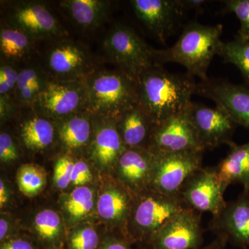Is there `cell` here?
<instances>
[{
	"mask_svg": "<svg viewBox=\"0 0 249 249\" xmlns=\"http://www.w3.org/2000/svg\"><path fill=\"white\" fill-rule=\"evenodd\" d=\"M9 232V223L4 218L0 219V240L3 241L6 238Z\"/></svg>",
	"mask_w": 249,
	"mask_h": 249,
	"instance_id": "cell-42",
	"label": "cell"
},
{
	"mask_svg": "<svg viewBox=\"0 0 249 249\" xmlns=\"http://www.w3.org/2000/svg\"><path fill=\"white\" fill-rule=\"evenodd\" d=\"M149 149L155 153L205 151L187 109L155 126Z\"/></svg>",
	"mask_w": 249,
	"mask_h": 249,
	"instance_id": "cell-14",
	"label": "cell"
},
{
	"mask_svg": "<svg viewBox=\"0 0 249 249\" xmlns=\"http://www.w3.org/2000/svg\"><path fill=\"white\" fill-rule=\"evenodd\" d=\"M89 91V111L117 120L138 106L137 80L122 70L95 71L85 78Z\"/></svg>",
	"mask_w": 249,
	"mask_h": 249,
	"instance_id": "cell-3",
	"label": "cell"
},
{
	"mask_svg": "<svg viewBox=\"0 0 249 249\" xmlns=\"http://www.w3.org/2000/svg\"><path fill=\"white\" fill-rule=\"evenodd\" d=\"M101 249H129L128 245L122 240H110Z\"/></svg>",
	"mask_w": 249,
	"mask_h": 249,
	"instance_id": "cell-40",
	"label": "cell"
},
{
	"mask_svg": "<svg viewBox=\"0 0 249 249\" xmlns=\"http://www.w3.org/2000/svg\"><path fill=\"white\" fill-rule=\"evenodd\" d=\"M99 237L91 227L82 228L72 234L70 239V249H96Z\"/></svg>",
	"mask_w": 249,
	"mask_h": 249,
	"instance_id": "cell-32",
	"label": "cell"
},
{
	"mask_svg": "<svg viewBox=\"0 0 249 249\" xmlns=\"http://www.w3.org/2000/svg\"><path fill=\"white\" fill-rule=\"evenodd\" d=\"M211 228L228 242L249 249V193H243L235 200L227 203L222 212L213 218Z\"/></svg>",
	"mask_w": 249,
	"mask_h": 249,
	"instance_id": "cell-16",
	"label": "cell"
},
{
	"mask_svg": "<svg viewBox=\"0 0 249 249\" xmlns=\"http://www.w3.org/2000/svg\"><path fill=\"white\" fill-rule=\"evenodd\" d=\"M137 17L164 43L178 27L184 12L179 0H133Z\"/></svg>",
	"mask_w": 249,
	"mask_h": 249,
	"instance_id": "cell-15",
	"label": "cell"
},
{
	"mask_svg": "<svg viewBox=\"0 0 249 249\" xmlns=\"http://www.w3.org/2000/svg\"><path fill=\"white\" fill-rule=\"evenodd\" d=\"M18 158L16 144L10 134L1 132L0 134V160L2 162H10Z\"/></svg>",
	"mask_w": 249,
	"mask_h": 249,
	"instance_id": "cell-34",
	"label": "cell"
},
{
	"mask_svg": "<svg viewBox=\"0 0 249 249\" xmlns=\"http://www.w3.org/2000/svg\"><path fill=\"white\" fill-rule=\"evenodd\" d=\"M154 249H198L204 242L201 213L183 209L174 216L152 237Z\"/></svg>",
	"mask_w": 249,
	"mask_h": 249,
	"instance_id": "cell-12",
	"label": "cell"
},
{
	"mask_svg": "<svg viewBox=\"0 0 249 249\" xmlns=\"http://www.w3.org/2000/svg\"><path fill=\"white\" fill-rule=\"evenodd\" d=\"M55 129L53 124L40 116H33L22 124L21 137L28 148L40 150L48 147L53 142Z\"/></svg>",
	"mask_w": 249,
	"mask_h": 249,
	"instance_id": "cell-24",
	"label": "cell"
},
{
	"mask_svg": "<svg viewBox=\"0 0 249 249\" xmlns=\"http://www.w3.org/2000/svg\"><path fill=\"white\" fill-rule=\"evenodd\" d=\"M179 1L184 11L187 10L198 11L202 9L203 6L208 2L204 0H179Z\"/></svg>",
	"mask_w": 249,
	"mask_h": 249,
	"instance_id": "cell-38",
	"label": "cell"
},
{
	"mask_svg": "<svg viewBox=\"0 0 249 249\" xmlns=\"http://www.w3.org/2000/svg\"><path fill=\"white\" fill-rule=\"evenodd\" d=\"M226 9L235 15L240 22L237 36L249 39V0H227L223 1Z\"/></svg>",
	"mask_w": 249,
	"mask_h": 249,
	"instance_id": "cell-31",
	"label": "cell"
},
{
	"mask_svg": "<svg viewBox=\"0 0 249 249\" xmlns=\"http://www.w3.org/2000/svg\"><path fill=\"white\" fill-rule=\"evenodd\" d=\"M103 49L111 61L136 80L156 64L153 48L127 26L113 28L105 39Z\"/></svg>",
	"mask_w": 249,
	"mask_h": 249,
	"instance_id": "cell-4",
	"label": "cell"
},
{
	"mask_svg": "<svg viewBox=\"0 0 249 249\" xmlns=\"http://www.w3.org/2000/svg\"><path fill=\"white\" fill-rule=\"evenodd\" d=\"M222 24L204 25L188 23L175 45L164 49H153L156 64L177 63L186 69L187 73L206 80L213 59L219 55L222 41Z\"/></svg>",
	"mask_w": 249,
	"mask_h": 249,
	"instance_id": "cell-2",
	"label": "cell"
},
{
	"mask_svg": "<svg viewBox=\"0 0 249 249\" xmlns=\"http://www.w3.org/2000/svg\"><path fill=\"white\" fill-rule=\"evenodd\" d=\"M36 40L30 36L8 26L0 31V52L1 60L13 62L27 58L32 52Z\"/></svg>",
	"mask_w": 249,
	"mask_h": 249,
	"instance_id": "cell-23",
	"label": "cell"
},
{
	"mask_svg": "<svg viewBox=\"0 0 249 249\" xmlns=\"http://www.w3.org/2000/svg\"><path fill=\"white\" fill-rule=\"evenodd\" d=\"M179 196H168L152 191L141 196L132 212V224L137 235L149 242L174 216L186 209Z\"/></svg>",
	"mask_w": 249,
	"mask_h": 249,
	"instance_id": "cell-8",
	"label": "cell"
},
{
	"mask_svg": "<svg viewBox=\"0 0 249 249\" xmlns=\"http://www.w3.org/2000/svg\"><path fill=\"white\" fill-rule=\"evenodd\" d=\"M187 112L204 150L233 143L232 137L237 124L222 108L192 101Z\"/></svg>",
	"mask_w": 249,
	"mask_h": 249,
	"instance_id": "cell-9",
	"label": "cell"
},
{
	"mask_svg": "<svg viewBox=\"0 0 249 249\" xmlns=\"http://www.w3.org/2000/svg\"><path fill=\"white\" fill-rule=\"evenodd\" d=\"M60 6L79 27L86 29L99 27L110 8L109 1L103 0H65Z\"/></svg>",
	"mask_w": 249,
	"mask_h": 249,
	"instance_id": "cell-21",
	"label": "cell"
},
{
	"mask_svg": "<svg viewBox=\"0 0 249 249\" xmlns=\"http://www.w3.org/2000/svg\"><path fill=\"white\" fill-rule=\"evenodd\" d=\"M155 154L148 148L126 149L117 161L123 182L135 192L151 190Z\"/></svg>",
	"mask_w": 249,
	"mask_h": 249,
	"instance_id": "cell-17",
	"label": "cell"
},
{
	"mask_svg": "<svg viewBox=\"0 0 249 249\" xmlns=\"http://www.w3.org/2000/svg\"><path fill=\"white\" fill-rule=\"evenodd\" d=\"M45 62V72L50 79H85L96 71L89 51L73 41L58 40L49 46Z\"/></svg>",
	"mask_w": 249,
	"mask_h": 249,
	"instance_id": "cell-7",
	"label": "cell"
},
{
	"mask_svg": "<svg viewBox=\"0 0 249 249\" xmlns=\"http://www.w3.org/2000/svg\"><path fill=\"white\" fill-rule=\"evenodd\" d=\"M6 16L9 27L22 31L36 40L52 39L62 34L58 19L39 1H15L8 6Z\"/></svg>",
	"mask_w": 249,
	"mask_h": 249,
	"instance_id": "cell-10",
	"label": "cell"
},
{
	"mask_svg": "<svg viewBox=\"0 0 249 249\" xmlns=\"http://www.w3.org/2000/svg\"><path fill=\"white\" fill-rule=\"evenodd\" d=\"M14 105L12 98L0 97V114L1 119H4L12 112L14 109Z\"/></svg>",
	"mask_w": 249,
	"mask_h": 249,
	"instance_id": "cell-37",
	"label": "cell"
},
{
	"mask_svg": "<svg viewBox=\"0 0 249 249\" xmlns=\"http://www.w3.org/2000/svg\"><path fill=\"white\" fill-rule=\"evenodd\" d=\"M139 106L156 125L186 110L196 93L194 76L155 64L137 79Z\"/></svg>",
	"mask_w": 249,
	"mask_h": 249,
	"instance_id": "cell-1",
	"label": "cell"
},
{
	"mask_svg": "<svg viewBox=\"0 0 249 249\" xmlns=\"http://www.w3.org/2000/svg\"><path fill=\"white\" fill-rule=\"evenodd\" d=\"M74 162L67 156L60 157L54 167V182L60 189H65L71 183Z\"/></svg>",
	"mask_w": 249,
	"mask_h": 249,
	"instance_id": "cell-33",
	"label": "cell"
},
{
	"mask_svg": "<svg viewBox=\"0 0 249 249\" xmlns=\"http://www.w3.org/2000/svg\"><path fill=\"white\" fill-rule=\"evenodd\" d=\"M230 147L214 170L225 191L229 185L237 183L243 186V193H249V142L240 145L233 142Z\"/></svg>",
	"mask_w": 249,
	"mask_h": 249,
	"instance_id": "cell-20",
	"label": "cell"
},
{
	"mask_svg": "<svg viewBox=\"0 0 249 249\" xmlns=\"http://www.w3.org/2000/svg\"><path fill=\"white\" fill-rule=\"evenodd\" d=\"M17 182L18 188L23 194L27 196H36L45 186L46 174L37 165H24L18 170Z\"/></svg>",
	"mask_w": 249,
	"mask_h": 249,
	"instance_id": "cell-27",
	"label": "cell"
},
{
	"mask_svg": "<svg viewBox=\"0 0 249 249\" xmlns=\"http://www.w3.org/2000/svg\"><path fill=\"white\" fill-rule=\"evenodd\" d=\"M92 178V174L89 166L84 161L74 162L71 175V183L75 186H83Z\"/></svg>",
	"mask_w": 249,
	"mask_h": 249,
	"instance_id": "cell-35",
	"label": "cell"
},
{
	"mask_svg": "<svg viewBox=\"0 0 249 249\" xmlns=\"http://www.w3.org/2000/svg\"><path fill=\"white\" fill-rule=\"evenodd\" d=\"M225 189L214 168H201L188 178L180 191L179 197L188 209L217 216L225 208Z\"/></svg>",
	"mask_w": 249,
	"mask_h": 249,
	"instance_id": "cell-11",
	"label": "cell"
},
{
	"mask_svg": "<svg viewBox=\"0 0 249 249\" xmlns=\"http://www.w3.org/2000/svg\"><path fill=\"white\" fill-rule=\"evenodd\" d=\"M19 70L15 63L1 60L0 65V97L12 98L17 86Z\"/></svg>",
	"mask_w": 249,
	"mask_h": 249,
	"instance_id": "cell-30",
	"label": "cell"
},
{
	"mask_svg": "<svg viewBox=\"0 0 249 249\" xmlns=\"http://www.w3.org/2000/svg\"><path fill=\"white\" fill-rule=\"evenodd\" d=\"M196 93L209 98L227 111L237 125L249 129V85L222 78H208L196 83Z\"/></svg>",
	"mask_w": 249,
	"mask_h": 249,
	"instance_id": "cell-13",
	"label": "cell"
},
{
	"mask_svg": "<svg viewBox=\"0 0 249 249\" xmlns=\"http://www.w3.org/2000/svg\"><path fill=\"white\" fill-rule=\"evenodd\" d=\"M116 121L126 148H147V143L149 148L155 124L139 105L124 112Z\"/></svg>",
	"mask_w": 249,
	"mask_h": 249,
	"instance_id": "cell-18",
	"label": "cell"
},
{
	"mask_svg": "<svg viewBox=\"0 0 249 249\" xmlns=\"http://www.w3.org/2000/svg\"><path fill=\"white\" fill-rule=\"evenodd\" d=\"M92 114L89 110L61 119L59 125L60 140L70 150H78L89 142L91 134Z\"/></svg>",
	"mask_w": 249,
	"mask_h": 249,
	"instance_id": "cell-22",
	"label": "cell"
},
{
	"mask_svg": "<svg viewBox=\"0 0 249 249\" xmlns=\"http://www.w3.org/2000/svg\"></svg>",
	"mask_w": 249,
	"mask_h": 249,
	"instance_id": "cell-43",
	"label": "cell"
},
{
	"mask_svg": "<svg viewBox=\"0 0 249 249\" xmlns=\"http://www.w3.org/2000/svg\"><path fill=\"white\" fill-rule=\"evenodd\" d=\"M1 249H35L30 242L22 239H14L5 242L1 245Z\"/></svg>",
	"mask_w": 249,
	"mask_h": 249,
	"instance_id": "cell-36",
	"label": "cell"
},
{
	"mask_svg": "<svg viewBox=\"0 0 249 249\" xmlns=\"http://www.w3.org/2000/svg\"><path fill=\"white\" fill-rule=\"evenodd\" d=\"M94 199L90 188L78 186L71 192L65 201V209L74 220L85 217L93 209Z\"/></svg>",
	"mask_w": 249,
	"mask_h": 249,
	"instance_id": "cell-28",
	"label": "cell"
},
{
	"mask_svg": "<svg viewBox=\"0 0 249 249\" xmlns=\"http://www.w3.org/2000/svg\"><path fill=\"white\" fill-rule=\"evenodd\" d=\"M228 240L222 235H217L214 240H213L209 245L200 247L198 249H226Z\"/></svg>",
	"mask_w": 249,
	"mask_h": 249,
	"instance_id": "cell-39",
	"label": "cell"
},
{
	"mask_svg": "<svg viewBox=\"0 0 249 249\" xmlns=\"http://www.w3.org/2000/svg\"><path fill=\"white\" fill-rule=\"evenodd\" d=\"M8 193L4 181H0V206L2 208L8 201Z\"/></svg>",
	"mask_w": 249,
	"mask_h": 249,
	"instance_id": "cell-41",
	"label": "cell"
},
{
	"mask_svg": "<svg viewBox=\"0 0 249 249\" xmlns=\"http://www.w3.org/2000/svg\"><path fill=\"white\" fill-rule=\"evenodd\" d=\"M89 91L86 80H48L33 106L45 117L61 120L89 110Z\"/></svg>",
	"mask_w": 249,
	"mask_h": 249,
	"instance_id": "cell-5",
	"label": "cell"
},
{
	"mask_svg": "<svg viewBox=\"0 0 249 249\" xmlns=\"http://www.w3.org/2000/svg\"><path fill=\"white\" fill-rule=\"evenodd\" d=\"M101 118L102 121L96 129L91 145L92 156L102 166H110L117 163L127 148L118 130L116 121L103 116Z\"/></svg>",
	"mask_w": 249,
	"mask_h": 249,
	"instance_id": "cell-19",
	"label": "cell"
},
{
	"mask_svg": "<svg viewBox=\"0 0 249 249\" xmlns=\"http://www.w3.org/2000/svg\"><path fill=\"white\" fill-rule=\"evenodd\" d=\"M218 55L227 63L235 65L249 85V39L237 36L232 40L223 42Z\"/></svg>",
	"mask_w": 249,
	"mask_h": 249,
	"instance_id": "cell-26",
	"label": "cell"
},
{
	"mask_svg": "<svg viewBox=\"0 0 249 249\" xmlns=\"http://www.w3.org/2000/svg\"><path fill=\"white\" fill-rule=\"evenodd\" d=\"M130 202L127 193L111 188L99 196L97 204L98 214L111 222H123L128 217Z\"/></svg>",
	"mask_w": 249,
	"mask_h": 249,
	"instance_id": "cell-25",
	"label": "cell"
},
{
	"mask_svg": "<svg viewBox=\"0 0 249 249\" xmlns=\"http://www.w3.org/2000/svg\"><path fill=\"white\" fill-rule=\"evenodd\" d=\"M203 151L155 154L151 190L168 196H178L193 174L203 168Z\"/></svg>",
	"mask_w": 249,
	"mask_h": 249,
	"instance_id": "cell-6",
	"label": "cell"
},
{
	"mask_svg": "<svg viewBox=\"0 0 249 249\" xmlns=\"http://www.w3.org/2000/svg\"><path fill=\"white\" fill-rule=\"evenodd\" d=\"M34 224L41 238L49 242L56 241L61 232L60 216L52 210H44L36 216Z\"/></svg>",
	"mask_w": 249,
	"mask_h": 249,
	"instance_id": "cell-29",
	"label": "cell"
}]
</instances>
